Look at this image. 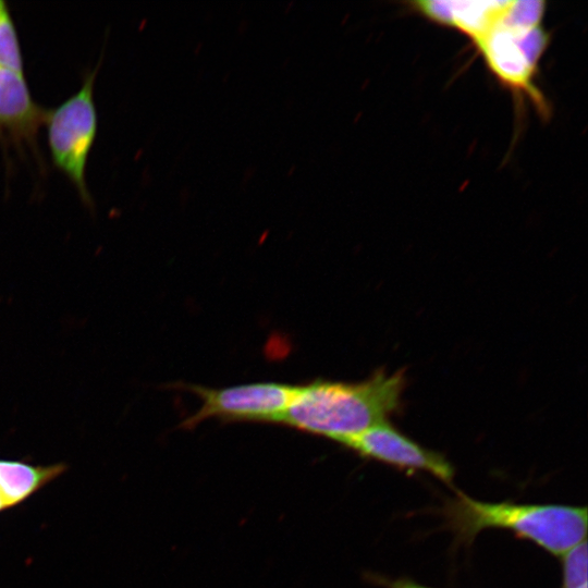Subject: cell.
Here are the masks:
<instances>
[{"label":"cell","mask_w":588,"mask_h":588,"mask_svg":"<svg viewBox=\"0 0 588 588\" xmlns=\"http://www.w3.org/2000/svg\"><path fill=\"white\" fill-rule=\"evenodd\" d=\"M388 588H434V587H428L420 585L414 580L407 579V578H401L395 580H387L385 581Z\"/></svg>","instance_id":"cell-11"},{"label":"cell","mask_w":588,"mask_h":588,"mask_svg":"<svg viewBox=\"0 0 588 588\" xmlns=\"http://www.w3.org/2000/svg\"><path fill=\"white\" fill-rule=\"evenodd\" d=\"M295 387L281 382H254L225 388L186 384L184 388L198 395L201 404L181 426L189 429L209 418L279 424L292 401Z\"/></svg>","instance_id":"cell-5"},{"label":"cell","mask_w":588,"mask_h":588,"mask_svg":"<svg viewBox=\"0 0 588 588\" xmlns=\"http://www.w3.org/2000/svg\"><path fill=\"white\" fill-rule=\"evenodd\" d=\"M4 509H7V507H5L4 501H3V499H2V495H1V493H0V512H1L2 510H4Z\"/></svg>","instance_id":"cell-12"},{"label":"cell","mask_w":588,"mask_h":588,"mask_svg":"<svg viewBox=\"0 0 588 588\" xmlns=\"http://www.w3.org/2000/svg\"><path fill=\"white\" fill-rule=\"evenodd\" d=\"M63 470V464L34 466L0 460V493L5 507L17 505Z\"/></svg>","instance_id":"cell-8"},{"label":"cell","mask_w":588,"mask_h":588,"mask_svg":"<svg viewBox=\"0 0 588 588\" xmlns=\"http://www.w3.org/2000/svg\"><path fill=\"white\" fill-rule=\"evenodd\" d=\"M579 588H587V584H586V585H583V586H580Z\"/></svg>","instance_id":"cell-13"},{"label":"cell","mask_w":588,"mask_h":588,"mask_svg":"<svg viewBox=\"0 0 588 588\" xmlns=\"http://www.w3.org/2000/svg\"><path fill=\"white\" fill-rule=\"evenodd\" d=\"M97 69L89 72L81 88L59 107L48 110V144L54 166L74 184L85 204H91L86 185V166L97 134L94 84Z\"/></svg>","instance_id":"cell-4"},{"label":"cell","mask_w":588,"mask_h":588,"mask_svg":"<svg viewBox=\"0 0 588 588\" xmlns=\"http://www.w3.org/2000/svg\"><path fill=\"white\" fill-rule=\"evenodd\" d=\"M544 11L542 1H490L469 38L503 87L546 113L548 105L535 83L549 44Z\"/></svg>","instance_id":"cell-2"},{"label":"cell","mask_w":588,"mask_h":588,"mask_svg":"<svg viewBox=\"0 0 588 588\" xmlns=\"http://www.w3.org/2000/svg\"><path fill=\"white\" fill-rule=\"evenodd\" d=\"M341 444L363 457L401 470L425 471L448 483L454 477V467L442 454L420 445L395 429L388 420Z\"/></svg>","instance_id":"cell-6"},{"label":"cell","mask_w":588,"mask_h":588,"mask_svg":"<svg viewBox=\"0 0 588 588\" xmlns=\"http://www.w3.org/2000/svg\"><path fill=\"white\" fill-rule=\"evenodd\" d=\"M47 112L32 97L24 73L0 65V132L33 142Z\"/></svg>","instance_id":"cell-7"},{"label":"cell","mask_w":588,"mask_h":588,"mask_svg":"<svg viewBox=\"0 0 588 588\" xmlns=\"http://www.w3.org/2000/svg\"><path fill=\"white\" fill-rule=\"evenodd\" d=\"M443 516L464 543L485 529L501 528L558 556L586 540L587 535L586 506L485 502L457 492L444 505Z\"/></svg>","instance_id":"cell-3"},{"label":"cell","mask_w":588,"mask_h":588,"mask_svg":"<svg viewBox=\"0 0 588 588\" xmlns=\"http://www.w3.org/2000/svg\"><path fill=\"white\" fill-rule=\"evenodd\" d=\"M0 65L23 73V56L14 22L5 1L0 0Z\"/></svg>","instance_id":"cell-9"},{"label":"cell","mask_w":588,"mask_h":588,"mask_svg":"<svg viewBox=\"0 0 588 588\" xmlns=\"http://www.w3.org/2000/svg\"><path fill=\"white\" fill-rule=\"evenodd\" d=\"M587 551L584 540L562 555V588H579L587 584Z\"/></svg>","instance_id":"cell-10"},{"label":"cell","mask_w":588,"mask_h":588,"mask_svg":"<svg viewBox=\"0 0 588 588\" xmlns=\"http://www.w3.org/2000/svg\"><path fill=\"white\" fill-rule=\"evenodd\" d=\"M404 372L377 370L360 382L316 379L295 387L279 424L339 443L387 421L400 405Z\"/></svg>","instance_id":"cell-1"}]
</instances>
